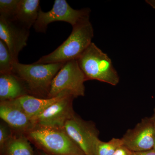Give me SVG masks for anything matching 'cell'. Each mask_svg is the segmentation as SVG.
Instances as JSON below:
<instances>
[{
  "instance_id": "1",
  "label": "cell",
  "mask_w": 155,
  "mask_h": 155,
  "mask_svg": "<svg viewBox=\"0 0 155 155\" xmlns=\"http://www.w3.org/2000/svg\"><path fill=\"white\" fill-rule=\"evenodd\" d=\"M72 32L65 41L52 52L42 57L37 64L65 63L77 60L92 43L94 29L89 17L72 27Z\"/></svg>"
},
{
  "instance_id": "2",
  "label": "cell",
  "mask_w": 155,
  "mask_h": 155,
  "mask_svg": "<svg viewBox=\"0 0 155 155\" xmlns=\"http://www.w3.org/2000/svg\"><path fill=\"white\" fill-rule=\"evenodd\" d=\"M65 63L25 64L15 62L12 72L22 81L31 94L48 98L53 79Z\"/></svg>"
},
{
  "instance_id": "3",
  "label": "cell",
  "mask_w": 155,
  "mask_h": 155,
  "mask_svg": "<svg viewBox=\"0 0 155 155\" xmlns=\"http://www.w3.org/2000/svg\"><path fill=\"white\" fill-rule=\"evenodd\" d=\"M86 80H95L116 86L119 75L110 58L92 42L77 60Z\"/></svg>"
},
{
  "instance_id": "4",
  "label": "cell",
  "mask_w": 155,
  "mask_h": 155,
  "mask_svg": "<svg viewBox=\"0 0 155 155\" xmlns=\"http://www.w3.org/2000/svg\"><path fill=\"white\" fill-rule=\"evenodd\" d=\"M28 136L42 151L50 155H85L64 129L35 126Z\"/></svg>"
},
{
  "instance_id": "5",
  "label": "cell",
  "mask_w": 155,
  "mask_h": 155,
  "mask_svg": "<svg viewBox=\"0 0 155 155\" xmlns=\"http://www.w3.org/2000/svg\"><path fill=\"white\" fill-rule=\"evenodd\" d=\"M86 78L77 60L64 64L52 81L48 98L69 96L74 98L84 96Z\"/></svg>"
},
{
  "instance_id": "6",
  "label": "cell",
  "mask_w": 155,
  "mask_h": 155,
  "mask_svg": "<svg viewBox=\"0 0 155 155\" xmlns=\"http://www.w3.org/2000/svg\"><path fill=\"white\" fill-rule=\"evenodd\" d=\"M90 12L89 8H72L65 0H55L50 11L43 12L40 9L34 28L37 32L45 33L48 25L56 21L68 22L73 27L82 19L89 17Z\"/></svg>"
},
{
  "instance_id": "7",
  "label": "cell",
  "mask_w": 155,
  "mask_h": 155,
  "mask_svg": "<svg viewBox=\"0 0 155 155\" xmlns=\"http://www.w3.org/2000/svg\"><path fill=\"white\" fill-rule=\"evenodd\" d=\"M64 131L85 155H95L99 138L98 130L91 122H87L74 116L67 120Z\"/></svg>"
},
{
  "instance_id": "8",
  "label": "cell",
  "mask_w": 155,
  "mask_h": 155,
  "mask_svg": "<svg viewBox=\"0 0 155 155\" xmlns=\"http://www.w3.org/2000/svg\"><path fill=\"white\" fill-rule=\"evenodd\" d=\"M73 97L66 96L54 103L31 120L35 126L64 129L65 123L75 116L72 108Z\"/></svg>"
},
{
  "instance_id": "9",
  "label": "cell",
  "mask_w": 155,
  "mask_h": 155,
  "mask_svg": "<svg viewBox=\"0 0 155 155\" xmlns=\"http://www.w3.org/2000/svg\"><path fill=\"white\" fill-rule=\"evenodd\" d=\"M123 146L131 152L153 149L155 142V124L152 117H145L134 127L128 129L122 138Z\"/></svg>"
},
{
  "instance_id": "10",
  "label": "cell",
  "mask_w": 155,
  "mask_h": 155,
  "mask_svg": "<svg viewBox=\"0 0 155 155\" xmlns=\"http://www.w3.org/2000/svg\"><path fill=\"white\" fill-rule=\"evenodd\" d=\"M29 35V29L0 17V40L7 45L14 62H19V53L27 45Z\"/></svg>"
},
{
  "instance_id": "11",
  "label": "cell",
  "mask_w": 155,
  "mask_h": 155,
  "mask_svg": "<svg viewBox=\"0 0 155 155\" xmlns=\"http://www.w3.org/2000/svg\"><path fill=\"white\" fill-rule=\"evenodd\" d=\"M0 117L14 129L29 131L34 127L30 118L14 100L1 101Z\"/></svg>"
},
{
  "instance_id": "12",
  "label": "cell",
  "mask_w": 155,
  "mask_h": 155,
  "mask_svg": "<svg viewBox=\"0 0 155 155\" xmlns=\"http://www.w3.org/2000/svg\"><path fill=\"white\" fill-rule=\"evenodd\" d=\"M64 96H60L51 98H41L26 94L19 97L14 101L31 121L50 106Z\"/></svg>"
},
{
  "instance_id": "13",
  "label": "cell",
  "mask_w": 155,
  "mask_h": 155,
  "mask_svg": "<svg viewBox=\"0 0 155 155\" xmlns=\"http://www.w3.org/2000/svg\"><path fill=\"white\" fill-rule=\"evenodd\" d=\"M27 91L23 82L13 72L1 74L0 99L1 101L16 99L26 95Z\"/></svg>"
},
{
  "instance_id": "14",
  "label": "cell",
  "mask_w": 155,
  "mask_h": 155,
  "mask_svg": "<svg viewBox=\"0 0 155 155\" xmlns=\"http://www.w3.org/2000/svg\"><path fill=\"white\" fill-rule=\"evenodd\" d=\"M40 3L39 0H20L15 21L30 29L38 17Z\"/></svg>"
},
{
  "instance_id": "15",
  "label": "cell",
  "mask_w": 155,
  "mask_h": 155,
  "mask_svg": "<svg viewBox=\"0 0 155 155\" xmlns=\"http://www.w3.org/2000/svg\"><path fill=\"white\" fill-rule=\"evenodd\" d=\"M1 155H35L28 140L24 137L11 138L1 151Z\"/></svg>"
},
{
  "instance_id": "16",
  "label": "cell",
  "mask_w": 155,
  "mask_h": 155,
  "mask_svg": "<svg viewBox=\"0 0 155 155\" xmlns=\"http://www.w3.org/2000/svg\"><path fill=\"white\" fill-rule=\"evenodd\" d=\"M123 146L122 139L113 138L108 142L99 140L95 149V155H114L120 147Z\"/></svg>"
},
{
  "instance_id": "17",
  "label": "cell",
  "mask_w": 155,
  "mask_h": 155,
  "mask_svg": "<svg viewBox=\"0 0 155 155\" xmlns=\"http://www.w3.org/2000/svg\"><path fill=\"white\" fill-rule=\"evenodd\" d=\"M14 62L11 53L6 44L0 40V73H11Z\"/></svg>"
},
{
  "instance_id": "18",
  "label": "cell",
  "mask_w": 155,
  "mask_h": 155,
  "mask_svg": "<svg viewBox=\"0 0 155 155\" xmlns=\"http://www.w3.org/2000/svg\"><path fill=\"white\" fill-rule=\"evenodd\" d=\"M20 0H0V17L15 21Z\"/></svg>"
},
{
  "instance_id": "19",
  "label": "cell",
  "mask_w": 155,
  "mask_h": 155,
  "mask_svg": "<svg viewBox=\"0 0 155 155\" xmlns=\"http://www.w3.org/2000/svg\"><path fill=\"white\" fill-rule=\"evenodd\" d=\"M8 133L5 127L3 125L0 126V149L2 150L6 143L9 140Z\"/></svg>"
},
{
  "instance_id": "20",
  "label": "cell",
  "mask_w": 155,
  "mask_h": 155,
  "mask_svg": "<svg viewBox=\"0 0 155 155\" xmlns=\"http://www.w3.org/2000/svg\"><path fill=\"white\" fill-rule=\"evenodd\" d=\"M131 152L126 147L122 146L116 150L114 155H131Z\"/></svg>"
},
{
  "instance_id": "21",
  "label": "cell",
  "mask_w": 155,
  "mask_h": 155,
  "mask_svg": "<svg viewBox=\"0 0 155 155\" xmlns=\"http://www.w3.org/2000/svg\"><path fill=\"white\" fill-rule=\"evenodd\" d=\"M131 155H155V150L153 149L144 151L132 152Z\"/></svg>"
},
{
  "instance_id": "22",
  "label": "cell",
  "mask_w": 155,
  "mask_h": 155,
  "mask_svg": "<svg viewBox=\"0 0 155 155\" xmlns=\"http://www.w3.org/2000/svg\"><path fill=\"white\" fill-rule=\"evenodd\" d=\"M35 155H50L42 151H38L36 153H35Z\"/></svg>"
},
{
  "instance_id": "23",
  "label": "cell",
  "mask_w": 155,
  "mask_h": 155,
  "mask_svg": "<svg viewBox=\"0 0 155 155\" xmlns=\"http://www.w3.org/2000/svg\"><path fill=\"white\" fill-rule=\"evenodd\" d=\"M152 117L153 120L155 124V142H154V146L153 149L155 150V117L154 116H152Z\"/></svg>"
},
{
  "instance_id": "24",
  "label": "cell",
  "mask_w": 155,
  "mask_h": 155,
  "mask_svg": "<svg viewBox=\"0 0 155 155\" xmlns=\"http://www.w3.org/2000/svg\"><path fill=\"white\" fill-rule=\"evenodd\" d=\"M153 111H154L153 115V116H154L155 117V108H154Z\"/></svg>"
}]
</instances>
